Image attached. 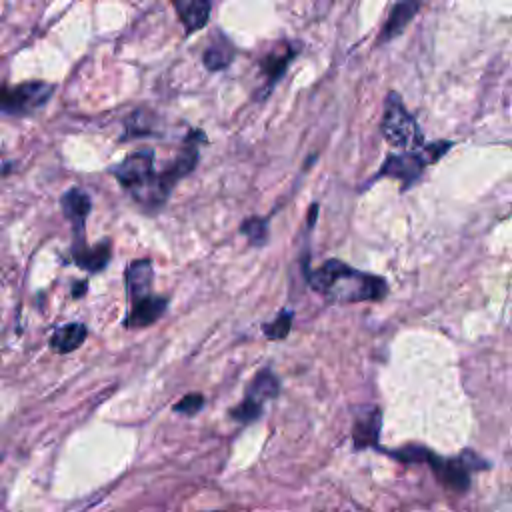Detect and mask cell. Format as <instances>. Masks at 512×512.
<instances>
[{"mask_svg":"<svg viewBox=\"0 0 512 512\" xmlns=\"http://www.w3.org/2000/svg\"><path fill=\"white\" fill-rule=\"evenodd\" d=\"M86 288H88V282L86 280H82V282H78V284H74V288H72V296H76V298H80L84 292H86Z\"/></svg>","mask_w":512,"mask_h":512,"instance_id":"obj_21","label":"cell"},{"mask_svg":"<svg viewBox=\"0 0 512 512\" xmlns=\"http://www.w3.org/2000/svg\"><path fill=\"white\" fill-rule=\"evenodd\" d=\"M124 278H126V292H128V298H130V300L150 294V292H152V278H154L152 260H150V258H138V260H134V262L126 268Z\"/></svg>","mask_w":512,"mask_h":512,"instance_id":"obj_13","label":"cell"},{"mask_svg":"<svg viewBox=\"0 0 512 512\" xmlns=\"http://www.w3.org/2000/svg\"><path fill=\"white\" fill-rule=\"evenodd\" d=\"M56 86L44 80H28L20 84L0 82V114L2 116H32L42 110Z\"/></svg>","mask_w":512,"mask_h":512,"instance_id":"obj_5","label":"cell"},{"mask_svg":"<svg viewBox=\"0 0 512 512\" xmlns=\"http://www.w3.org/2000/svg\"><path fill=\"white\" fill-rule=\"evenodd\" d=\"M110 174L148 212L158 210L170 196L160 172L154 170L152 148H142L128 154L120 164L110 168Z\"/></svg>","mask_w":512,"mask_h":512,"instance_id":"obj_2","label":"cell"},{"mask_svg":"<svg viewBox=\"0 0 512 512\" xmlns=\"http://www.w3.org/2000/svg\"><path fill=\"white\" fill-rule=\"evenodd\" d=\"M290 324H292V312L290 310H282L276 320H272L270 324H264L262 328H264V334L270 340H282V338L288 336Z\"/></svg>","mask_w":512,"mask_h":512,"instance_id":"obj_19","label":"cell"},{"mask_svg":"<svg viewBox=\"0 0 512 512\" xmlns=\"http://www.w3.org/2000/svg\"><path fill=\"white\" fill-rule=\"evenodd\" d=\"M380 452L390 454L392 458L406 462V464H428L432 468V472L436 474V478L450 490H458L464 492L470 484V472L472 470H480V468H488V462H484L480 456H476L474 452L466 450L462 454H458L456 458H440L436 452H432L430 448L422 446V444H406L402 448L396 450H384L378 448Z\"/></svg>","mask_w":512,"mask_h":512,"instance_id":"obj_3","label":"cell"},{"mask_svg":"<svg viewBox=\"0 0 512 512\" xmlns=\"http://www.w3.org/2000/svg\"><path fill=\"white\" fill-rule=\"evenodd\" d=\"M166 306H168V298L156 296L152 292L146 296L134 298L130 300V310L122 324L126 328H146L166 312Z\"/></svg>","mask_w":512,"mask_h":512,"instance_id":"obj_9","label":"cell"},{"mask_svg":"<svg viewBox=\"0 0 512 512\" xmlns=\"http://www.w3.org/2000/svg\"><path fill=\"white\" fill-rule=\"evenodd\" d=\"M422 0H400L396 2V6L392 8L382 32H380V42H388L392 38H396L398 34H402V30L410 24V20L416 16V12L420 10Z\"/></svg>","mask_w":512,"mask_h":512,"instance_id":"obj_14","label":"cell"},{"mask_svg":"<svg viewBox=\"0 0 512 512\" xmlns=\"http://www.w3.org/2000/svg\"><path fill=\"white\" fill-rule=\"evenodd\" d=\"M214 512H224V510H214Z\"/></svg>","mask_w":512,"mask_h":512,"instance_id":"obj_22","label":"cell"},{"mask_svg":"<svg viewBox=\"0 0 512 512\" xmlns=\"http://www.w3.org/2000/svg\"><path fill=\"white\" fill-rule=\"evenodd\" d=\"M60 206H62V212H64L66 220L72 226V234H74L72 252H78V250L88 246L86 238H84V232H86V218L90 214L92 200H90V196L82 188L74 186V188H68L62 194Z\"/></svg>","mask_w":512,"mask_h":512,"instance_id":"obj_8","label":"cell"},{"mask_svg":"<svg viewBox=\"0 0 512 512\" xmlns=\"http://www.w3.org/2000/svg\"><path fill=\"white\" fill-rule=\"evenodd\" d=\"M298 54V48H294L292 44H284L280 48H274L266 54V58L260 62V68L266 76V86H264V94L270 92V88H274V84L284 76L290 60Z\"/></svg>","mask_w":512,"mask_h":512,"instance_id":"obj_12","label":"cell"},{"mask_svg":"<svg viewBox=\"0 0 512 512\" xmlns=\"http://www.w3.org/2000/svg\"><path fill=\"white\" fill-rule=\"evenodd\" d=\"M380 130L386 142L396 148L414 150L424 144V136L416 118L406 110L402 98L396 92H390L386 98Z\"/></svg>","mask_w":512,"mask_h":512,"instance_id":"obj_6","label":"cell"},{"mask_svg":"<svg viewBox=\"0 0 512 512\" xmlns=\"http://www.w3.org/2000/svg\"><path fill=\"white\" fill-rule=\"evenodd\" d=\"M202 406H204V396L198 394V392H190V394H186L182 400H178L174 404V412L184 414V416H192V414L200 412Z\"/></svg>","mask_w":512,"mask_h":512,"instance_id":"obj_20","label":"cell"},{"mask_svg":"<svg viewBox=\"0 0 512 512\" xmlns=\"http://www.w3.org/2000/svg\"><path fill=\"white\" fill-rule=\"evenodd\" d=\"M110 240H102L100 244H96L94 248L86 246L78 252H72V260L78 268L88 270V272H100L106 268L108 260H110Z\"/></svg>","mask_w":512,"mask_h":512,"instance_id":"obj_16","label":"cell"},{"mask_svg":"<svg viewBox=\"0 0 512 512\" xmlns=\"http://www.w3.org/2000/svg\"><path fill=\"white\" fill-rule=\"evenodd\" d=\"M450 146L452 142H434V144L424 142L420 148L406 150L402 154H390L382 164V168L378 170L376 178L380 176L396 178L402 182V188L406 190L410 184H414L420 178L424 168L436 162Z\"/></svg>","mask_w":512,"mask_h":512,"instance_id":"obj_4","label":"cell"},{"mask_svg":"<svg viewBox=\"0 0 512 512\" xmlns=\"http://www.w3.org/2000/svg\"><path fill=\"white\" fill-rule=\"evenodd\" d=\"M240 232L248 238L252 246H262L268 240V220L262 218H246L240 226Z\"/></svg>","mask_w":512,"mask_h":512,"instance_id":"obj_18","label":"cell"},{"mask_svg":"<svg viewBox=\"0 0 512 512\" xmlns=\"http://www.w3.org/2000/svg\"><path fill=\"white\" fill-rule=\"evenodd\" d=\"M232 58H234V48H232V44L226 38H222L220 44H212L210 48H206V52L202 56L204 66L208 70H222V68H226L232 62Z\"/></svg>","mask_w":512,"mask_h":512,"instance_id":"obj_17","label":"cell"},{"mask_svg":"<svg viewBox=\"0 0 512 512\" xmlns=\"http://www.w3.org/2000/svg\"><path fill=\"white\" fill-rule=\"evenodd\" d=\"M306 280L314 292L338 304L382 300L388 292L382 276L362 272L340 260H326L316 270H306Z\"/></svg>","mask_w":512,"mask_h":512,"instance_id":"obj_1","label":"cell"},{"mask_svg":"<svg viewBox=\"0 0 512 512\" xmlns=\"http://www.w3.org/2000/svg\"><path fill=\"white\" fill-rule=\"evenodd\" d=\"M172 6L186 34H194L208 24L212 0H172Z\"/></svg>","mask_w":512,"mask_h":512,"instance_id":"obj_11","label":"cell"},{"mask_svg":"<svg viewBox=\"0 0 512 512\" xmlns=\"http://www.w3.org/2000/svg\"><path fill=\"white\" fill-rule=\"evenodd\" d=\"M380 426H382V412L376 406L364 408L358 412L356 420H354V428H352V442L356 450L368 448V446H376L378 434H380Z\"/></svg>","mask_w":512,"mask_h":512,"instance_id":"obj_10","label":"cell"},{"mask_svg":"<svg viewBox=\"0 0 512 512\" xmlns=\"http://www.w3.org/2000/svg\"><path fill=\"white\" fill-rule=\"evenodd\" d=\"M86 326L80 322H68L60 328H56L50 336V348L58 354H68L76 348H80V344L86 340Z\"/></svg>","mask_w":512,"mask_h":512,"instance_id":"obj_15","label":"cell"},{"mask_svg":"<svg viewBox=\"0 0 512 512\" xmlns=\"http://www.w3.org/2000/svg\"><path fill=\"white\" fill-rule=\"evenodd\" d=\"M280 390V382L270 368L260 370L246 388L244 400L230 410V416L240 424H250L262 414L264 402L272 400Z\"/></svg>","mask_w":512,"mask_h":512,"instance_id":"obj_7","label":"cell"}]
</instances>
